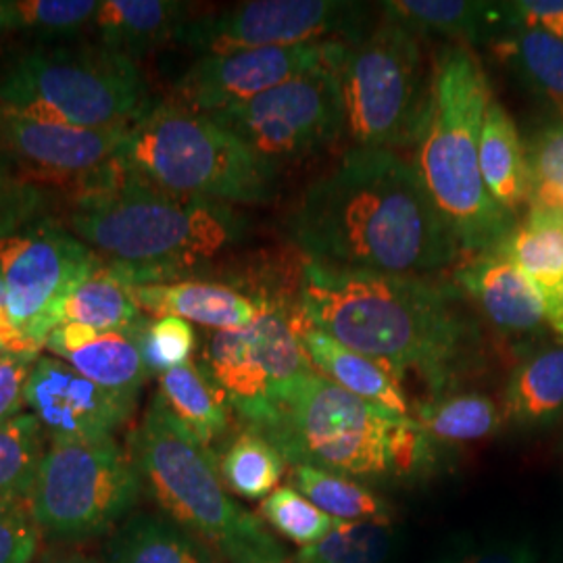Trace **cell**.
Returning <instances> with one entry per match:
<instances>
[{
    "label": "cell",
    "instance_id": "obj_1",
    "mask_svg": "<svg viewBox=\"0 0 563 563\" xmlns=\"http://www.w3.org/2000/svg\"><path fill=\"white\" fill-rule=\"evenodd\" d=\"M286 230L305 262L353 272L434 278L462 253L413 163L393 151L349 148L302 190Z\"/></svg>",
    "mask_w": 563,
    "mask_h": 563
},
{
    "label": "cell",
    "instance_id": "obj_2",
    "mask_svg": "<svg viewBox=\"0 0 563 563\" xmlns=\"http://www.w3.org/2000/svg\"><path fill=\"white\" fill-rule=\"evenodd\" d=\"M295 309L399 380L416 374L432 397L446 395L483 357V323L455 282L305 262Z\"/></svg>",
    "mask_w": 563,
    "mask_h": 563
},
{
    "label": "cell",
    "instance_id": "obj_3",
    "mask_svg": "<svg viewBox=\"0 0 563 563\" xmlns=\"http://www.w3.org/2000/svg\"><path fill=\"white\" fill-rule=\"evenodd\" d=\"M69 230L128 286H144L201 272L241 244L246 220L232 205L157 188L121 157L74 192Z\"/></svg>",
    "mask_w": 563,
    "mask_h": 563
},
{
    "label": "cell",
    "instance_id": "obj_4",
    "mask_svg": "<svg viewBox=\"0 0 563 563\" xmlns=\"http://www.w3.org/2000/svg\"><path fill=\"white\" fill-rule=\"evenodd\" d=\"M493 99L483 63L465 44H449L432 67L413 167L462 253L495 251L520 220L509 216L483 180L478 141Z\"/></svg>",
    "mask_w": 563,
    "mask_h": 563
},
{
    "label": "cell",
    "instance_id": "obj_5",
    "mask_svg": "<svg viewBox=\"0 0 563 563\" xmlns=\"http://www.w3.org/2000/svg\"><path fill=\"white\" fill-rule=\"evenodd\" d=\"M286 463L342 476H402L430 460V439L413 418L363 401L316 367L284 384L260 430Z\"/></svg>",
    "mask_w": 563,
    "mask_h": 563
},
{
    "label": "cell",
    "instance_id": "obj_6",
    "mask_svg": "<svg viewBox=\"0 0 563 563\" xmlns=\"http://www.w3.org/2000/svg\"><path fill=\"white\" fill-rule=\"evenodd\" d=\"M128 451L165 516L225 562H286V551L262 520L230 497L213 451L172 416L159 395L132 432Z\"/></svg>",
    "mask_w": 563,
    "mask_h": 563
},
{
    "label": "cell",
    "instance_id": "obj_7",
    "mask_svg": "<svg viewBox=\"0 0 563 563\" xmlns=\"http://www.w3.org/2000/svg\"><path fill=\"white\" fill-rule=\"evenodd\" d=\"M123 162L167 192L223 205L267 202L278 169L211 115L176 101L153 102L128 130Z\"/></svg>",
    "mask_w": 563,
    "mask_h": 563
},
{
    "label": "cell",
    "instance_id": "obj_8",
    "mask_svg": "<svg viewBox=\"0 0 563 563\" xmlns=\"http://www.w3.org/2000/svg\"><path fill=\"white\" fill-rule=\"evenodd\" d=\"M153 102L136 60L102 46H36L0 69V109L88 130H130Z\"/></svg>",
    "mask_w": 563,
    "mask_h": 563
},
{
    "label": "cell",
    "instance_id": "obj_9",
    "mask_svg": "<svg viewBox=\"0 0 563 563\" xmlns=\"http://www.w3.org/2000/svg\"><path fill=\"white\" fill-rule=\"evenodd\" d=\"M344 134L353 148L413 146L430 95L422 36L384 20L346 42L341 67Z\"/></svg>",
    "mask_w": 563,
    "mask_h": 563
},
{
    "label": "cell",
    "instance_id": "obj_10",
    "mask_svg": "<svg viewBox=\"0 0 563 563\" xmlns=\"http://www.w3.org/2000/svg\"><path fill=\"white\" fill-rule=\"evenodd\" d=\"M141 472L115 439H51L34 484L30 514L57 543L109 537L141 501Z\"/></svg>",
    "mask_w": 563,
    "mask_h": 563
},
{
    "label": "cell",
    "instance_id": "obj_11",
    "mask_svg": "<svg viewBox=\"0 0 563 563\" xmlns=\"http://www.w3.org/2000/svg\"><path fill=\"white\" fill-rule=\"evenodd\" d=\"M341 60L302 71L251 101L209 115L276 169L302 162L344 134Z\"/></svg>",
    "mask_w": 563,
    "mask_h": 563
},
{
    "label": "cell",
    "instance_id": "obj_12",
    "mask_svg": "<svg viewBox=\"0 0 563 563\" xmlns=\"http://www.w3.org/2000/svg\"><path fill=\"white\" fill-rule=\"evenodd\" d=\"M102 260L76 234L34 220L0 234V280L15 330L42 351L71 290Z\"/></svg>",
    "mask_w": 563,
    "mask_h": 563
},
{
    "label": "cell",
    "instance_id": "obj_13",
    "mask_svg": "<svg viewBox=\"0 0 563 563\" xmlns=\"http://www.w3.org/2000/svg\"><path fill=\"white\" fill-rule=\"evenodd\" d=\"M201 363L251 430L267 422L282 386L313 367L292 325L290 307L272 297H265L262 316L251 325L213 330Z\"/></svg>",
    "mask_w": 563,
    "mask_h": 563
},
{
    "label": "cell",
    "instance_id": "obj_14",
    "mask_svg": "<svg viewBox=\"0 0 563 563\" xmlns=\"http://www.w3.org/2000/svg\"><path fill=\"white\" fill-rule=\"evenodd\" d=\"M367 4L342 0H251L188 20L178 42L220 55L244 48L353 41L367 30Z\"/></svg>",
    "mask_w": 563,
    "mask_h": 563
},
{
    "label": "cell",
    "instance_id": "obj_15",
    "mask_svg": "<svg viewBox=\"0 0 563 563\" xmlns=\"http://www.w3.org/2000/svg\"><path fill=\"white\" fill-rule=\"evenodd\" d=\"M128 130H88L0 109V151L34 186L80 190L123 155Z\"/></svg>",
    "mask_w": 563,
    "mask_h": 563
},
{
    "label": "cell",
    "instance_id": "obj_16",
    "mask_svg": "<svg viewBox=\"0 0 563 563\" xmlns=\"http://www.w3.org/2000/svg\"><path fill=\"white\" fill-rule=\"evenodd\" d=\"M346 42H309L202 55L176 84V102L207 115L218 113L251 101L302 71L341 60Z\"/></svg>",
    "mask_w": 563,
    "mask_h": 563
},
{
    "label": "cell",
    "instance_id": "obj_17",
    "mask_svg": "<svg viewBox=\"0 0 563 563\" xmlns=\"http://www.w3.org/2000/svg\"><path fill=\"white\" fill-rule=\"evenodd\" d=\"M136 401L102 388L48 355L38 357L25 388V405L51 439H113L134 413Z\"/></svg>",
    "mask_w": 563,
    "mask_h": 563
},
{
    "label": "cell",
    "instance_id": "obj_18",
    "mask_svg": "<svg viewBox=\"0 0 563 563\" xmlns=\"http://www.w3.org/2000/svg\"><path fill=\"white\" fill-rule=\"evenodd\" d=\"M453 282L504 334H534L547 325L543 297L501 249L472 257L455 269Z\"/></svg>",
    "mask_w": 563,
    "mask_h": 563
},
{
    "label": "cell",
    "instance_id": "obj_19",
    "mask_svg": "<svg viewBox=\"0 0 563 563\" xmlns=\"http://www.w3.org/2000/svg\"><path fill=\"white\" fill-rule=\"evenodd\" d=\"M141 328L101 332L81 323H59L51 330L44 349L71 365L84 378L139 399L142 386L151 376L139 344Z\"/></svg>",
    "mask_w": 563,
    "mask_h": 563
},
{
    "label": "cell",
    "instance_id": "obj_20",
    "mask_svg": "<svg viewBox=\"0 0 563 563\" xmlns=\"http://www.w3.org/2000/svg\"><path fill=\"white\" fill-rule=\"evenodd\" d=\"M132 299L148 318H181L211 330H236L262 316L265 295H244L220 282L181 280L130 286Z\"/></svg>",
    "mask_w": 563,
    "mask_h": 563
},
{
    "label": "cell",
    "instance_id": "obj_21",
    "mask_svg": "<svg viewBox=\"0 0 563 563\" xmlns=\"http://www.w3.org/2000/svg\"><path fill=\"white\" fill-rule=\"evenodd\" d=\"M290 316L305 355L322 376L363 401L374 402L395 416L411 418V407L399 378L383 363L365 357L305 322L295 307H290Z\"/></svg>",
    "mask_w": 563,
    "mask_h": 563
},
{
    "label": "cell",
    "instance_id": "obj_22",
    "mask_svg": "<svg viewBox=\"0 0 563 563\" xmlns=\"http://www.w3.org/2000/svg\"><path fill=\"white\" fill-rule=\"evenodd\" d=\"M188 4L174 0H101L92 27L99 46L136 60L165 42L178 41Z\"/></svg>",
    "mask_w": 563,
    "mask_h": 563
},
{
    "label": "cell",
    "instance_id": "obj_23",
    "mask_svg": "<svg viewBox=\"0 0 563 563\" xmlns=\"http://www.w3.org/2000/svg\"><path fill=\"white\" fill-rule=\"evenodd\" d=\"M384 20L399 23L418 36L453 42L493 41L507 30L504 2L474 0H388L380 2Z\"/></svg>",
    "mask_w": 563,
    "mask_h": 563
},
{
    "label": "cell",
    "instance_id": "obj_24",
    "mask_svg": "<svg viewBox=\"0 0 563 563\" xmlns=\"http://www.w3.org/2000/svg\"><path fill=\"white\" fill-rule=\"evenodd\" d=\"M102 563H216V558L167 516L134 511L107 537Z\"/></svg>",
    "mask_w": 563,
    "mask_h": 563
},
{
    "label": "cell",
    "instance_id": "obj_25",
    "mask_svg": "<svg viewBox=\"0 0 563 563\" xmlns=\"http://www.w3.org/2000/svg\"><path fill=\"white\" fill-rule=\"evenodd\" d=\"M478 157L488 195L509 216L528 205L526 144L509 111L495 97L484 111Z\"/></svg>",
    "mask_w": 563,
    "mask_h": 563
},
{
    "label": "cell",
    "instance_id": "obj_26",
    "mask_svg": "<svg viewBox=\"0 0 563 563\" xmlns=\"http://www.w3.org/2000/svg\"><path fill=\"white\" fill-rule=\"evenodd\" d=\"M499 249L543 297L549 325L563 309V218L528 211Z\"/></svg>",
    "mask_w": 563,
    "mask_h": 563
},
{
    "label": "cell",
    "instance_id": "obj_27",
    "mask_svg": "<svg viewBox=\"0 0 563 563\" xmlns=\"http://www.w3.org/2000/svg\"><path fill=\"white\" fill-rule=\"evenodd\" d=\"M493 57L563 120V41L539 30L509 27L488 42Z\"/></svg>",
    "mask_w": 563,
    "mask_h": 563
},
{
    "label": "cell",
    "instance_id": "obj_28",
    "mask_svg": "<svg viewBox=\"0 0 563 563\" xmlns=\"http://www.w3.org/2000/svg\"><path fill=\"white\" fill-rule=\"evenodd\" d=\"M159 399L205 446L220 441L230 426V402L202 363L188 362L159 376Z\"/></svg>",
    "mask_w": 563,
    "mask_h": 563
},
{
    "label": "cell",
    "instance_id": "obj_29",
    "mask_svg": "<svg viewBox=\"0 0 563 563\" xmlns=\"http://www.w3.org/2000/svg\"><path fill=\"white\" fill-rule=\"evenodd\" d=\"M505 418L518 428H541L563 413V342L532 353L511 372Z\"/></svg>",
    "mask_w": 563,
    "mask_h": 563
},
{
    "label": "cell",
    "instance_id": "obj_30",
    "mask_svg": "<svg viewBox=\"0 0 563 563\" xmlns=\"http://www.w3.org/2000/svg\"><path fill=\"white\" fill-rule=\"evenodd\" d=\"M146 322L130 286L107 262L99 263L71 290L59 311V323H81L101 332L136 330Z\"/></svg>",
    "mask_w": 563,
    "mask_h": 563
},
{
    "label": "cell",
    "instance_id": "obj_31",
    "mask_svg": "<svg viewBox=\"0 0 563 563\" xmlns=\"http://www.w3.org/2000/svg\"><path fill=\"white\" fill-rule=\"evenodd\" d=\"M432 443L465 444L493 437L501 423V409L481 393H446L418 405L411 416Z\"/></svg>",
    "mask_w": 563,
    "mask_h": 563
},
{
    "label": "cell",
    "instance_id": "obj_32",
    "mask_svg": "<svg viewBox=\"0 0 563 563\" xmlns=\"http://www.w3.org/2000/svg\"><path fill=\"white\" fill-rule=\"evenodd\" d=\"M44 453V428L32 413L0 426V509H30Z\"/></svg>",
    "mask_w": 563,
    "mask_h": 563
},
{
    "label": "cell",
    "instance_id": "obj_33",
    "mask_svg": "<svg viewBox=\"0 0 563 563\" xmlns=\"http://www.w3.org/2000/svg\"><path fill=\"white\" fill-rule=\"evenodd\" d=\"M292 488L323 514L341 522H386L388 507L362 483L336 472L299 463L292 465Z\"/></svg>",
    "mask_w": 563,
    "mask_h": 563
},
{
    "label": "cell",
    "instance_id": "obj_34",
    "mask_svg": "<svg viewBox=\"0 0 563 563\" xmlns=\"http://www.w3.org/2000/svg\"><path fill=\"white\" fill-rule=\"evenodd\" d=\"M220 472L230 493L249 501H263L278 488L286 460L263 434L246 428L225 449Z\"/></svg>",
    "mask_w": 563,
    "mask_h": 563
},
{
    "label": "cell",
    "instance_id": "obj_35",
    "mask_svg": "<svg viewBox=\"0 0 563 563\" xmlns=\"http://www.w3.org/2000/svg\"><path fill=\"white\" fill-rule=\"evenodd\" d=\"M528 209L563 218V120L547 121L526 144Z\"/></svg>",
    "mask_w": 563,
    "mask_h": 563
},
{
    "label": "cell",
    "instance_id": "obj_36",
    "mask_svg": "<svg viewBox=\"0 0 563 563\" xmlns=\"http://www.w3.org/2000/svg\"><path fill=\"white\" fill-rule=\"evenodd\" d=\"M390 544L386 522H339L320 543L302 549L297 563H383Z\"/></svg>",
    "mask_w": 563,
    "mask_h": 563
},
{
    "label": "cell",
    "instance_id": "obj_37",
    "mask_svg": "<svg viewBox=\"0 0 563 563\" xmlns=\"http://www.w3.org/2000/svg\"><path fill=\"white\" fill-rule=\"evenodd\" d=\"M13 32L42 41L69 38L92 25L99 11L97 0H7Z\"/></svg>",
    "mask_w": 563,
    "mask_h": 563
},
{
    "label": "cell",
    "instance_id": "obj_38",
    "mask_svg": "<svg viewBox=\"0 0 563 563\" xmlns=\"http://www.w3.org/2000/svg\"><path fill=\"white\" fill-rule=\"evenodd\" d=\"M262 518L284 539L299 544L302 549L320 543L323 537L341 522L323 514L309 499H305L292 486L276 488L267 499H263Z\"/></svg>",
    "mask_w": 563,
    "mask_h": 563
},
{
    "label": "cell",
    "instance_id": "obj_39",
    "mask_svg": "<svg viewBox=\"0 0 563 563\" xmlns=\"http://www.w3.org/2000/svg\"><path fill=\"white\" fill-rule=\"evenodd\" d=\"M142 360L153 374H165L184 363L192 362L197 349V332L181 318L148 320L139 330Z\"/></svg>",
    "mask_w": 563,
    "mask_h": 563
},
{
    "label": "cell",
    "instance_id": "obj_40",
    "mask_svg": "<svg viewBox=\"0 0 563 563\" xmlns=\"http://www.w3.org/2000/svg\"><path fill=\"white\" fill-rule=\"evenodd\" d=\"M42 201L41 188L23 180L0 151V234L38 220Z\"/></svg>",
    "mask_w": 563,
    "mask_h": 563
},
{
    "label": "cell",
    "instance_id": "obj_41",
    "mask_svg": "<svg viewBox=\"0 0 563 563\" xmlns=\"http://www.w3.org/2000/svg\"><path fill=\"white\" fill-rule=\"evenodd\" d=\"M41 539V528L30 511L0 509V563H34Z\"/></svg>",
    "mask_w": 563,
    "mask_h": 563
},
{
    "label": "cell",
    "instance_id": "obj_42",
    "mask_svg": "<svg viewBox=\"0 0 563 563\" xmlns=\"http://www.w3.org/2000/svg\"><path fill=\"white\" fill-rule=\"evenodd\" d=\"M41 355L4 353L0 357V426L23 413L25 388Z\"/></svg>",
    "mask_w": 563,
    "mask_h": 563
},
{
    "label": "cell",
    "instance_id": "obj_43",
    "mask_svg": "<svg viewBox=\"0 0 563 563\" xmlns=\"http://www.w3.org/2000/svg\"><path fill=\"white\" fill-rule=\"evenodd\" d=\"M504 11L507 30H539L563 41V0H514Z\"/></svg>",
    "mask_w": 563,
    "mask_h": 563
},
{
    "label": "cell",
    "instance_id": "obj_44",
    "mask_svg": "<svg viewBox=\"0 0 563 563\" xmlns=\"http://www.w3.org/2000/svg\"><path fill=\"white\" fill-rule=\"evenodd\" d=\"M0 341L4 342L7 353H27V355H41L38 349H34L30 342L21 336L15 330L9 316V305H7V290L4 284L0 280Z\"/></svg>",
    "mask_w": 563,
    "mask_h": 563
},
{
    "label": "cell",
    "instance_id": "obj_45",
    "mask_svg": "<svg viewBox=\"0 0 563 563\" xmlns=\"http://www.w3.org/2000/svg\"><path fill=\"white\" fill-rule=\"evenodd\" d=\"M34 563H102V560H97L88 553H84L80 549L74 547H53L42 551L41 555L34 560Z\"/></svg>",
    "mask_w": 563,
    "mask_h": 563
},
{
    "label": "cell",
    "instance_id": "obj_46",
    "mask_svg": "<svg viewBox=\"0 0 563 563\" xmlns=\"http://www.w3.org/2000/svg\"><path fill=\"white\" fill-rule=\"evenodd\" d=\"M472 563H537L534 562V555L530 549L526 547H507L501 551H493V553H486L483 558L474 560Z\"/></svg>",
    "mask_w": 563,
    "mask_h": 563
},
{
    "label": "cell",
    "instance_id": "obj_47",
    "mask_svg": "<svg viewBox=\"0 0 563 563\" xmlns=\"http://www.w3.org/2000/svg\"><path fill=\"white\" fill-rule=\"evenodd\" d=\"M13 32V20H11V11H9V2L0 0V38L4 34Z\"/></svg>",
    "mask_w": 563,
    "mask_h": 563
},
{
    "label": "cell",
    "instance_id": "obj_48",
    "mask_svg": "<svg viewBox=\"0 0 563 563\" xmlns=\"http://www.w3.org/2000/svg\"><path fill=\"white\" fill-rule=\"evenodd\" d=\"M549 325H551V330H553L555 334H560L563 339V309L549 322Z\"/></svg>",
    "mask_w": 563,
    "mask_h": 563
},
{
    "label": "cell",
    "instance_id": "obj_49",
    "mask_svg": "<svg viewBox=\"0 0 563 563\" xmlns=\"http://www.w3.org/2000/svg\"><path fill=\"white\" fill-rule=\"evenodd\" d=\"M7 353V346H4V342L0 341V357Z\"/></svg>",
    "mask_w": 563,
    "mask_h": 563
}]
</instances>
